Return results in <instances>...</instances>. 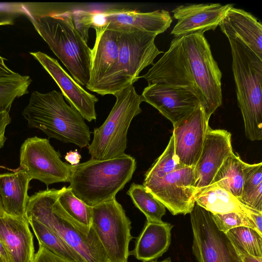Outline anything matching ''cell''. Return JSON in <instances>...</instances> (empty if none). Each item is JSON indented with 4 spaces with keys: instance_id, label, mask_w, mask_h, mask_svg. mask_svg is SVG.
Masks as SVG:
<instances>
[{
    "instance_id": "cell-22",
    "label": "cell",
    "mask_w": 262,
    "mask_h": 262,
    "mask_svg": "<svg viewBox=\"0 0 262 262\" xmlns=\"http://www.w3.org/2000/svg\"><path fill=\"white\" fill-rule=\"evenodd\" d=\"M31 179L20 168L13 172L0 174V198L4 212L13 217L26 218Z\"/></svg>"
},
{
    "instance_id": "cell-31",
    "label": "cell",
    "mask_w": 262,
    "mask_h": 262,
    "mask_svg": "<svg viewBox=\"0 0 262 262\" xmlns=\"http://www.w3.org/2000/svg\"><path fill=\"white\" fill-rule=\"evenodd\" d=\"M31 82L29 76L17 73L0 78V112H10L14 101L28 93Z\"/></svg>"
},
{
    "instance_id": "cell-34",
    "label": "cell",
    "mask_w": 262,
    "mask_h": 262,
    "mask_svg": "<svg viewBox=\"0 0 262 262\" xmlns=\"http://www.w3.org/2000/svg\"><path fill=\"white\" fill-rule=\"evenodd\" d=\"M72 20L77 31L88 42L89 31L95 25L96 13L84 10L71 11Z\"/></svg>"
},
{
    "instance_id": "cell-13",
    "label": "cell",
    "mask_w": 262,
    "mask_h": 262,
    "mask_svg": "<svg viewBox=\"0 0 262 262\" xmlns=\"http://www.w3.org/2000/svg\"><path fill=\"white\" fill-rule=\"evenodd\" d=\"M194 167L185 166L143 185L174 215L190 213L195 204Z\"/></svg>"
},
{
    "instance_id": "cell-35",
    "label": "cell",
    "mask_w": 262,
    "mask_h": 262,
    "mask_svg": "<svg viewBox=\"0 0 262 262\" xmlns=\"http://www.w3.org/2000/svg\"><path fill=\"white\" fill-rule=\"evenodd\" d=\"M23 14L22 3H0V26L13 25L15 19Z\"/></svg>"
},
{
    "instance_id": "cell-16",
    "label": "cell",
    "mask_w": 262,
    "mask_h": 262,
    "mask_svg": "<svg viewBox=\"0 0 262 262\" xmlns=\"http://www.w3.org/2000/svg\"><path fill=\"white\" fill-rule=\"evenodd\" d=\"M172 19L168 11L158 10L140 12L125 8H109L97 13V24L117 31H140L156 34L164 32L170 26Z\"/></svg>"
},
{
    "instance_id": "cell-42",
    "label": "cell",
    "mask_w": 262,
    "mask_h": 262,
    "mask_svg": "<svg viewBox=\"0 0 262 262\" xmlns=\"http://www.w3.org/2000/svg\"><path fill=\"white\" fill-rule=\"evenodd\" d=\"M4 212V210H3V206H2V202H1V198H0V214H2V213H3Z\"/></svg>"
},
{
    "instance_id": "cell-21",
    "label": "cell",
    "mask_w": 262,
    "mask_h": 262,
    "mask_svg": "<svg viewBox=\"0 0 262 262\" xmlns=\"http://www.w3.org/2000/svg\"><path fill=\"white\" fill-rule=\"evenodd\" d=\"M219 26L228 38L241 40L262 59V25L250 13L232 7Z\"/></svg>"
},
{
    "instance_id": "cell-41",
    "label": "cell",
    "mask_w": 262,
    "mask_h": 262,
    "mask_svg": "<svg viewBox=\"0 0 262 262\" xmlns=\"http://www.w3.org/2000/svg\"><path fill=\"white\" fill-rule=\"evenodd\" d=\"M150 262H171V259L170 257H168L164 260L161 261H150Z\"/></svg>"
},
{
    "instance_id": "cell-39",
    "label": "cell",
    "mask_w": 262,
    "mask_h": 262,
    "mask_svg": "<svg viewBox=\"0 0 262 262\" xmlns=\"http://www.w3.org/2000/svg\"><path fill=\"white\" fill-rule=\"evenodd\" d=\"M241 262H262V257L254 256L250 254H238Z\"/></svg>"
},
{
    "instance_id": "cell-32",
    "label": "cell",
    "mask_w": 262,
    "mask_h": 262,
    "mask_svg": "<svg viewBox=\"0 0 262 262\" xmlns=\"http://www.w3.org/2000/svg\"><path fill=\"white\" fill-rule=\"evenodd\" d=\"M184 167L185 166L180 162L175 154L174 139L172 134L164 151L145 173L143 182L161 179Z\"/></svg>"
},
{
    "instance_id": "cell-30",
    "label": "cell",
    "mask_w": 262,
    "mask_h": 262,
    "mask_svg": "<svg viewBox=\"0 0 262 262\" xmlns=\"http://www.w3.org/2000/svg\"><path fill=\"white\" fill-rule=\"evenodd\" d=\"M238 254L262 257V234L256 230L241 226L225 233Z\"/></svg>"
},
{
    "instance_id": "cell-11",
    "label": "cell",
    "mask_w": 262,
    "mask_h": 262,
    "mask_svg": "<svg viewBox=\"0 0 262 262\" xmlns=\"http://www.w3.org/2000/svg\"><path fill=\"white\" fill-rule=\"evenodd\" d=\"M19 168L31 180H37L47 186L61 182H69L73 165L61 160L46 138L37 136L27 138L20 148Z\"/></svg>"
},
{
    "instance_id": "cell-14",
    "label": "cell",
    "mask_w": 262,
    "mask_h": 262,
    "mask_svg": "<svg viewBox=\"0 0 262 262\" xmlns=\"http://www.w3.org/2000/svg\"><path fill=\"white\" fill-rule=\"evenodd\" d=\"M209 120L201 104L173 125L175 154L184 166L194 167L197 163L210 127Z\"/></svg>"
},
{
    "instance_id": "cell-12",
    "label": "cell",
    "mask_w": 262,
    "mask_h": 262,
    "mask_svg": "<svg viewBox=\"0 0 262 262\" xmlns=\"http://www.w3.org/2000/svg\"><path fill=\"white\" fill-rule=\"evenodd\" d=\"M190 214L192 249L198 262H241L226 234L216 226L211 212L195 204Z\"/></svg>"
},
{
    "instance_id": "cell-6",
    "label": "cell",
    "mask_w": 262,
    "mask_h": 262,
    "mask_svg": "<svg viewBox=\"0 0 262 262\" xmlns=\"http://www.w3.org/2000/svg\"><path fill=\"white\" fill-rule=\"evenodd\" d=\"M228 39L245 135L252 141H260L262 139V59L241 40Z\"/></svg>"
},
{
    "instance_id": "cell-3",
    "label": "cell",
    "mask_w": 262,
    "mask_h": 262,
    "mask_svg": "<svg viewBox=\"0 0 262 262\" xmlns=\"http://www.w3.org/2000/svg\"><path fill=\"white\" fill-rule=\"evenodd\" d=\"M22 115L30 127L41 130L49 138L80 148L90 144L89 126L81 115L65 102L61 92L34 91Z\"/></svg>"
},
{
    "instance_id": "cell-36",
    "label": "cell",
    "mask_w": 262,
    "mask_h": 262,
    "mask_svg": "<svg viewBox=\"0 0 262 262\" xmlns=\"http://www.w3.org/2000/svg\"><path fill=\"white\" fill-rule=\"evenodd\" d=\"M32 262H73L58 256L40 244Z\"/></svg>"
},
{
    "instance_id": "cell-4",
    "label": "cell",
    "mask_w": 262,
    "mask_h": 262,
    "mask_svg": "<svg viewBox=\"0 0 262 262\" xmlns=\"http://www.w3.org/2000/svg\"><path fill=\"white\" fill-rule=\"evenodd\" d=\"M59 189H47L29 196L26 216L32 217L57 234L85 262H110L96 233L72 220L57 201Z\"/></svg>"
},
{
    "instance_id": "cell-20",
    "label": "cell",
    "mask_w": 262,
    "mask_h": 262,
    "mask_svg": "<svg viewBox=\"0 0 262 262\" xmlns=\"http://www.w3.org/2000/svg\"><path fill=\"white\" fill-rule=\"evenodd\" d=\"M0 241L9 262H32L35 256L33 236L27 218L0 214Z\"/></svg>"
},
{
    "instance_id": "cell-2",
    "label": "cell",
    "mask_w": 262,
    "mask_h": 262,
    "mask_svg": "<svg viewBox=\"0 0 262 262\" xmlns=\"http://www.w3.org/2000/svg\"><path fill=\"white\" fill-rule=\"evenodd\" d=\"M22 6L35 30L73 78L86 86L90 79L92 49L76 29L70 5L25 3Z\"/></svg>"
},
{
    "instance_id": "cell-40",
    "label": "cell",
    "mask_w": 262,
    "mask_h": 262,
    "mask_svg": "<svg viewBox=\"0 0 262 262\" xmlns=\"http://www.w3.org/2000/svg\"><path fill=\"white\" fill-rule=\"evenodd\" d=\"M0 256L2 257L5 262H9V257L7 251L0 241Z\"/></svg>"
},
{
    "instance_id": "cell-23",
    "label": "cell",
    "mask_w": 262,
    "mask_h": 262,
    "mask_svg": "<svg viewBox=\"0 0 262 262\" xmlns=\"http://www.w3.org/2000/svg\"><path fill=\"white\" fill-rule=\"evenodd\" d=\"M172 227L171 224L164 222H146L136 239L134 250L129 252L130 255L143 262L150 261L161 256L170 246Z\"/></svg>"
},
{
    "instance_id": "cell-17",
    "label": "cell",
    "mask_w": 262,
    "mask_h": 262,
    "mask_svg": "<svg viewBox=\"0 0 262 262\" xmlns=\"http://www.w3.org/2000/svg\"><path fill=\"white\" fill-rule=\"evenodd\" d=\"M30 54L49 74L60 88L70 106L74 108L87 121L95 120V104L98 98L86 91L61 67L57 60L38 51Z\"/></svg>"
},
{
    "instance_id": "cell-33",
    "label": "cell",
    "mask_w": 262,
    "mask_h": 262,
    "mask_svg": "<svg viewBox=\"0 0 262 262\" xmlns=\"http://www.w3.org/2000/svg\"><path fill=\"white\" fill-rule=\"evenodd\" d=\"M211 215L217 228L225 233L230 229L241 226L251 227L257 231L251 217L246 214L230 212L226 214L211 213Z\"/></svg>"
},
{
    "instance_id": "cell-26",
    "label": "cell",
    "mask_w": 262,
    "mask_h": 262,
    "mask_svg": "<svg viewBox=\"0 0 262 262\" xmlns=\"http://www.w3.org/2000/svg\"><path fill=\"white\" fill-rule=\"evenodd\" d=\"M245 163L234 153L224 161L210 184L219 186L238 199L242 192Z\"/></svg>"
},
{
    "instance_id": "cell-37",
    "label": "cell",
    "mask_w": 262,
    "mask_h": 262,
    "mask_svg": "<svg viewBox=\"0 0 262 262\" xmlns=\"http://www.w3.org/2000/svg\"><path fill=\"white\" fill-rule=\"evenodd\" d=\"M81 158V155L76 150L67 152L65 156L66 160L71 165H76L80 163Z\"/></svg>"
},
{
    "instance_id": "cell-8",
    "label": "cell",
    "mask_w": 262,
    "mask_h": 262,
    "mask_svg": "<svg viewBox=\"0 0 262 262\" xmlns=\"http://www.w3.org/2000/svg\"><path fill=\"white\" fill-rule=\"evenodd\" d=\"M92 227L110 262H127L131 221L116 199L92 207Z\"/></svg>"
},
{
    "instance_id": "cell-29",
    "label": "cell",
    "mask_w": 262,
    "mask_h": 262,
    "mask_svg": "<svg viewBox=\"0 0 262 262\" xmlns=\"http://www.w3.org/2000/svg\"><path fill=\"white\" fill-rule=\"evenodd\" d=\"M57 201L72 220L85 230H91L92 207L75 196L69 187L59 189Z\"/></svg>"
},
{
    "instance_id": "cell-15",
    "label": "cell",
    "mask_w": 262,
    "mask_h": 262,
    "mask_svg": "<svg viewBox=\"0 0 262 262\" xmlns=\"http://www.w3.org/2000/svg\"><path fill=\"white\" fill-rule=\"evenodd\" d=\"M141 96L143 101L156 108L173 125L201 104L186 88L165 83L148 84Z\"/></svg>"
},
{
    "instance_id": "cell-43",
    "label": "cell",
    "mask_w": 262,
    "mask_h": 262,
    "mask_svg": "<svg viewBox=\"0 0 262 262\" xmlns=\"http://www.w3.org/2000/svg\"><path fill=\"white\" fill-rule=\"evenodd\" d=\"M0 262H5L2 257L0 256Z\"/></svg>"
},
{
    "instance_id": "cell-24",
    "label": "cell",
    "mask_w": 262,
    "mask_h": 262,
    "mask_svg": "<svg viewBox=\"0 0 262 262\" xmlns=\"http://www.w3.org/2000/svg\"><path fill=\"white\" fill-rule=\"evenodd\" d=\"M194 200L196 204L212 214L239 212L251 217L252 213L258 212L244 205L237 198L215 184L196 190Z\"/></svg>"
},
{
    "instance_id": "cell-7",
    "label": "cell",
    "mask_w": 262,
    "mask_h": 262,
    "mask_svg": "<svg viewBox=\"0 0 262 262\" xmlns=\"http://www.w3.org/2000/svg\"><path fill=\"white\" fill-rule=\"evenodd\" d=\"M114 95L116 98L114 106L104 123L94 129L93 139L88 146L92 159L105 160L124 154L130 123L142 112L143 100L133 84Z\"/></svg>"
},
{
    "instance_id": "cell-18",
    "label": "cell",
    "mask_w": 262,
    "mask_h": 262,
    "mask_svg": "<svg viewBox=\"0 0 262 262\" xmlns=\"http://www.w3.org/2000/svg\"><path fill=\"white\" fill-rule=\"evenodd\" d=\"M234 153L231 133L209 127L200 157L194 166L195 191L209 185L224 161Z\"/></svg>"
},
{
    "instance_id": "cell-1",
    "label": "cell",
    "mask_w": 262,
    "mask_h": 262,
    "mask_svg": "<svg viewBox=\"0 0 262 262\" xmlns=\"http://www.w3.org/2000/svg\"><path fill=\"white\" fill-rule=\"evenodd\" d=\"M222 72L204 34L174 37L169 49L140 78L148 84L165 83L186 88L203 107L206 117L222 104Z\"/></svg>"
},
{
    "instance_id": "cell-27",
    "label": "cell",
    "mask_w": 262,
    "mask_h": 262,
    "mask_svg": "<svg viewBox=\"0 0 262 262\" xmlns=\"http://www.w3.org/2000/svg\"><path fill=\"white\" fill-rule=\"evenodd\" d=\"M238 200L248 207L262 212V163H245L242 192Z\"/></svg>"
},
{
    "instance_id": "cell-25",
    "label": "cell",
    "mask_w": 262,
    "mask_h": 262,
    "mask_svg": "<svg viewBox=\"0 0 262 262\" xmlns=\"http://www.w3.org/2000/svg\"><path fill=\"white\" fill-rule=\"evenodd\" d=\"M30 226L40 244L56 255L73 262H85L54 231L30 216L26 217Z\"/></svg>"
},
{
    "instance_id": "cell-38",
    "label": "cell",
    "mask_w": 262,
    "mask_h": 262,
    "mask_svg": "<svg viewBox=\"0 0 262 262\" xmlns=\"http://www.w3.org/2000/svg\"><path fill=\"white\" fill-rule=\"evenodd\" d=\"M15 73L7 66L4 58L0 55V78L9 77Z\"/></svg>"
},
{
    "instance_id": "cell-5",
    "label": "cell",
    "mask_w": 262,
    "mask_h": 262,
    "mask_svg": "<svg viewBox=\"0 0 262 262\" xmlns=\"http://www.w3.org/2000/svg\"><path fill=\"white\" fill-rule=\"evenodd\" d=\"M136 169L135 159L125 154L105 160L91 158L73 165L69 187L75 196L93 207L115 199Z\"/></svg>"
},
{
    "instance_id": "cell-19",
    "label": "cell",
    "mask_w": 262,
    "mask_h": 262,
    "mask_svg": "<svg viewBox=\"0 0 262 262\" xmlns=\"http://www.w3.org/2000/svg\"><path fill=\"white\" fill-rule=\"evenodd\" d=\"M232 4H200L181 5L172 10L177 23L171 34L178 37L214 30L219 26Z\"/></svg>"
},
{
    "instance_id": "cell-10",
    "label": "cell",
    "mask_w": 262,
    "mask_h": 262,
    "mask_svg": "<svg viewBox=\"0 0 262 262\" xmlns=\"http://www.w3.org/2000/svg\"><path fill=\"white\" fill-rule=\"evenodd\" d=\"M91 51L90 79L86 89L102 96L114 95L118 66L119 32L96 24Z\"/></svg>"
},
{
    "instance_id": "cell-9",
    "label": "cell",
    "mask_w": 262,
    "mask_h": 262,
    "mask_svg": "<svg viewBox=\"0 0 262 262\" xmlns=\"http://www.w3.org/2000/svg\"><path fill=\"white\" fill-rule=\"evenodd\" d=\"M118 66L115 93L133 84L146 67L163 53L155 43V33L140 31H119Z\"/></svg>"
},
{
    "instance_id": "cell-28",
    "label": "cell",
    "mask_w": 262,
    "mask_h": 262,
    "mask_svg": "<svg viewBox=\"0 0 262 262\" xmlns=\"http://www.w3.org/2000/svg\"><path fill=\"white\" fill-rule=\"evenodd\" d=\"M133 202L146 216L147 222L162 223L165 207L143 185L133 183L127 192Z\"/></svg>"
}]
</instances>
